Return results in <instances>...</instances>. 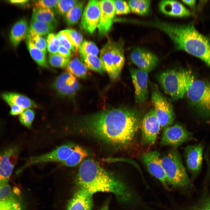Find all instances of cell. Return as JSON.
<instances>
[{"label": "cell", "mask_w": 210, "mask_h": 210, "mask_svg": "<svg viewBox=\"0 0 210 210\" xmlns=\"http://www.w3.org/2000/svg\"><path fill=\"white\" fill-rule=\"evenodd\" d=\"M143 118L141 112L136 109L108 108L86 118L84 126L88 132L104 142L124 147L133 141Z\"/></svg>", "instance_id": "cell-1"}, {"label": "cell", "mask_w": 210, "mask_h": 210, "mask_svg": "<svg viewBox=\"0 0 210 210\" xmlns=\"http://www.w3.org/2000/svg\"><path fill=\"white\" fill-rule=\"evenodd\" d=\"M76 177L78 187L92 195L98 192H111L121 202L134 204L141 209L146 206V202L131 188L92 159L82 162Z\"/></svg>", "instance_id": "cell-2"}, {"label": "cell", "mask_w": 210, "mask_h": 210, "mask_svg": "<svg viewBox=\"0 0 210 210\" xmlns=\"http://www.w3.org/2000/svg\"><path fill=\"white\" fill-rule=\"evenodd\" d=\"M162 165L171 188L185 194L191 189V181L183 164L179 152L173 149L161 157Z\"/></svg>", "instance_id": "cell-3"}, {"label": "cell", "mask_w": 210, "mask_h": 210, "mask_svg": "<svg viewBox=\"0 0 210 210\" xmlns=\"http://www.w3.org/2000/svg\"><path fill=\"white\" fill-rule=\"evenodd\" d=\"M195 79L192 72L185 69L169 70L161 73L158 81L165 93L173 101L182 98Z\"/></svg>", "instance_id": "cell-4"}, {"label": "cell", "mask_w": 210, "mask_h": 210, "mask_svg": "<svg viewBox=\"0 0 210 210\" xmlns=\"http://www.w3.org/2000/svg\"><path fill=\"white\" fill-rule=\"evenodd\" d=\"M99 58L104 71L110 78L113 80L118 79L125 62L123 44L108 42L102 49Z\"/></svg>", "instance_id": "cell-5"}, {"label": "cell", "mask_w": 210, "mask_h": 210, "mask_svg": "<svg viewBox=\"0 0 210 210\" xmlns=\"http://www.w3.org/2000/svg\"><path fill=\"white\" fill-rule=\"evenodd\" d=\"M150 85L151 100L160 129L172 125L175 116L170 100L160 91L157 84L151 83Z\"/></svg>", "instance_id": "cell-6"}, {"label": "cell", "mask_w": 210, "mask_h": 210, "mask_svg": "<svg viewBox=\"0 0 210 210\" xmlns=\"http://www.w3.org/2000/svg\"><path fill=\"white\" fill-rule=\"evenodd\" d=\"M186 93L191 104L210 118V82L195 78Z\"/></svg>", "instance_id": "cell-7"}, {"label": "cell", "mask_w": 210, "mask_h": 210, "mask_svg": "<svg viewBox=\"0 0 210 210\" xmlns=\"http://www.w3.org/2000/svg\"><path fill=\"white\" fill-rule=\"evenodd\" d=\"M195 139L192 132L177 123L163 129L160 143L162 146L177 147L186 142Z\"/></svg>", "instance_id": "cell-8"}, {"label": "cell", "mask_w": 210, "mask_h": 210, "mask_svg": "<svg viewBox=\"0 0 210 210\" xmlns=\"http://www.w3.org/2000/svg\"><path fill=\"white\" fill-rule=\"evenodd\" d=\"M141 158L150 173L159 181L165 190L171 191L162 165L160 153L157 151H147L143 153Z\"/></svg>", "instance_id": "cell-9"}, {"label": "cell", "mask_w": 210, "mask_h": 210, "mask_svg": "<svg viewBox=\"0 0 210 210\" xmlns=\"http://www.w3.org/2000/svg\"><path fill=\"white\" fill-rule=\"evenodd\" d=\"M24 204L18 189L0 183V210H24Z\"/></svg>", "instance_id": "cell-10"}, {"label": "cell", "mask_w": 210, "mask_h": 210, "mask_svg": "<svg viewBox=\"0 0 210 210\" xmlns=\"http://www.w3.org/2000/svg\"><path fill=\"white\" fill-rule=\"evenodd\" d=\"M141 128L142 145L147 146L154 145L160 130V125L154 108H151L143 118Z\"/></svg>", "instance_id": "cell-11"}, {"label": "cell", "mask_w": 210, "mask_h": 210, "mask_svg": "<svg viewBox=\"0 0 210 210\" xmlns=\"http://www.w3.org/2000/svg\"><path fill=\"white\" fill-rule=\"evenodd\" d=\"M204 148L203 143L200 142L188 145L185 149L184 155L186 164L193 179L201 172Z\"/></svg>", "instance_id": "cell-12"}, {"label": "cell", "mask_w": 210, "mask_h": 210, "mask_svg": "<svg viewBox=\"0 0 210 210\" xmlns=\"http://www.w3.org/2000/svg\"><path fill=\"white\" fill-rule=\"evenodd\" d=\"M99 1L97 0L89 1L82 14L80 26L89 34H92L97 28L100 15Z\"/></svg>", "instance_id": "cell-13"}, {"label": "cell", "mask_w": 210, "mask_h": 210, "mask_svg": "<svg viewBox=\"0 0 210 210\" xmlns=\"http://www.w3.org/2000/svg\"><path fill=\"white\" fill-rule=\"evenodd\" d=\"M75 145L67 144L60 146L52 152L28 159L24 168L34 164L48 162H60L65 161L73 151Z\"/></svg>", "instance_id": "cell-14"}, {"label": "cell", "mask_w": 210, "mask_h": 210, "mask_svg": "<svg viewBox=\"0 0 210 210\" xmlns=\"http://www.w3.org/2000/svg\"><path fill=\"white\" fill-rule=\"evenodd\" d=\"M18 154L15 147H9L0 153V183H8L17 162Z\"/></svg>", "instance_id": "cell-15"}, {"label": "cell", "mask_w": 210, "mask_h": 210, "mask_svg": "<svg viewBox=\"0 0 210 210\" xmlns=\"http://www.w3.org/2000/svg\"><path fill=\"white\" fill-rule=\"evenodd\" d=\"M131 75L135 90V99L136 103L145 102L148 99V74L140 69L130 68Z\"/></svg>", "instance_id": "cell-16"}, {"label": "cell", "mask_w": 210, "mask_h": 210, "mask_svg": "<svg viewBox=\"0 0 210 210\" xmlns=\"http://www.w3.org/2000/svg\"><path fill=\"white\" fill-rule=\"evenodd\" d=\"M130 57L132 61L140 69L148 74L155 67L158 61V58L155 55L141 47L133 49Z\"/></svg>", "instance_id": "cell-17"}, {"label": "cell", "mask_w": 210, "mask_h": 210, "mask_svg": "<svg viewBox=\"0 0 210 210\" xmlns=\"http://www.w3.org/2000/svg\"><path fill=\"white\" fill-rule=\"evenodd\" d=\"M100 15L97 27L100 35H104L111 28L115 16L116 10L113 0L99 1Z\"/></svg>", "instance_id": "cell-18"}, {"label": "cell", "mask_w": 210, "mask_h": 210, "mask_svg": "<svg viewBox=\"0 0 210 210\" xmlns=\"http://www.w3.org/2000/svg\"><path fill=\"white\" fill-rule=\"evenodd\" d=\"M53 86L60 95L70 97L76 93L79 89L80 84L74 75L66 72L63 73L56 78Z\"/></svg>", "instance_id": "cell-19"}, {"label": "cell", "mask_w": 210, "mask_h": 210, "mask_svg": "<svg viewBox=\"0 0 210 210\" xmlns=\"http://www.w3.org/2000/svg\"><path fill=\"white\" fill-rule=\"evenodd\" d=\"M92 195L79 187L69 202L67 210H92L93 206Z\"/></svg>", "instance_id": "cell-20"}, {"label": "cell", "mask_w": 210, "mask_h": 210, "mask_svg": "<svg viewBox=\"0 0 210 210\" xmlns=\"http://www.w3.org/2000/svg\"><path fill=\"white\" fill-rule=\"evenodd\" d=\"M159 7L161 12L170 16L183 17L192 14L182 4L176 1H161L159 3Z\"/></svg>", "instance_id": "cell-21"}, {"label": "cell", "mask_w": 210, "mask_h": 210, "mask_svg": "<svg viewBox=\"0 0 210 210\" xmlns=\"http://www.w3.org/2000/svg\"><path fill=\"white\" fill-rule=\"evenodd\" d=\"M29 28L26 20L21 19L16 22L10 30L9 37L10 41L14 47H17L20 42L25 39Z\"/></svg>", "instance_id": "cell-22"}, {"label": "cell", "mask_w": 210, "mask_h": 210, "mask_svg": "<svg viewBox=\"0 0 210 210\" xmlns=\"http://www.w3.org/2000/svg\"><path fill=\"white\" fill-rule=\"evenodd\" d=\"M1 97L8 104L12 103L24 109L37 107L36 105L32 100L27 97L18 93L5 92L1 94Z\"/></svg>", "instance_id": "cell-23"}, {"label": "cell", "mask_w": 210, "mask_h": 210, "mask_svg": "<svg viewBox=\"0 0 210 210\" xmlns=\"http://www.w3.org/2000/svg\"><path fill=\"white\" fill-rule=\"evenodd\" d=\"M67 72L81 78H85L88 74V68L83 62L78 57L70 59L66 67Z\"/></svg>", "instance_id": "cell-24"}, {"label": "cell", "mask_w": 210, "mask_h": 210, "mask_svg": "<svg viewBox=\"0 0 210 210\" xmlns=\"http://www.w3.org/2000/svg\"><path fill=\"white\" fill-rule=\"evenodd\" d=\"M89 154L88 152L83 148L78 145H75L71 154L62 163L65 166H75L80 163Z\"/></svg>", "instance_id": "cell-25"}, {"label": "cell", "mask_w": 210, "mask_h": 210, "mask_svg": "<svg viewBox=\"0 0 210 210\" xmlns=\"http://www.w3.org/2000/svg\"><path fill=\"white\" fill-rule=\"evenodd\" d=\"M85 3L84 1H79L66 14L65 21L68 26H73L78 23L82 15Z\"/></svg>", "instance_id": "cell-26"}, {"label": "cell", "mask_w": 210, "mask_h": 210, "mask_svg": "<svg viewBox=\"0 0 210 210\" xmlns=\"http://www.w3.org/2000/svg\"><path fill=\"white\" fill-rule=\"evenodd\" d=\"M25 39L28 49L33 59L40 66L44 68L48 67L46 55L36 47L28 38L26 37Z\"/></svg>", "instance_id": "cell-27"}, {"label": "cell", "mask_w": 210, "mask_h": 210, "mask_svg": "<svg viewBox=\"0 0 210 210\" xmlns=\"http://www.w3.org/2000/svg\"><path fill=\"white\" fill-rule=\"evenodd\" d=\"M31 19L56 25L57 21L53 10L50 9L34 8Z\"/></svg>", "instance_id": "cell-28"}, {"label": "cell", "mask_w": 210, "mask_h": 210, "mask_svg": "<svg viewBox=\"0 0 210 210\" xmlns=\"http://www.w3.org/2000/svg\"><path fill=\"white\" fill-rule=\"evenodd\" d=\"M80 59L88 69L103 74L104 71L100 58L97 56L80 53Z\"/></svg>", "instance_id": "cell-29"}, {"label": "cell", "mask_w": 210, "mask_h": 210, "mask_svg": "<svg viewBox=\"0 0 210 210\" xmlns=\"http://www.w3.org/2000/svg\"><path fill=\"white\" fill-rule=\"evenodd\" d=\"M56 25L38 21L31 19L30 29L43 36L51 33L56 29Z\"/></svg>", "instance_id": "cell-30"}, {"label": "cell", "mask_w": 210, "mask_h": 210, "mask_svg": "<svg viewBox=\"0 0 210 210\" xmlns=\"http://www.w3.org/2000/svg\"><path fill=\"white\" fill-rule=\"evenodd\" d=\"M150 3V0H133L128 1L130 10L141 15H147L149 13Z\"/></svg>", "instance_id": "cell-31"}, {"label": "cell", "mask_w": 210, "mask_h": 210, "mask_svg": "<svg viewBox=\"0 0 210 210\" xmlns=\"http://www.w3.org/2000/svg\"><path fill=\"white\" fill-rule=\"evenodd\" d=\"M62 31L70 43L75 47L76 52H77L83 42V37L81 34L73 29H67Z\"/></svg>", "instance_id": "cell-32"}, {"label": "cell", "mask_w": 210, "mask_h": 210, "mask_svg": "<svg viewBox=\"0 0 210 210\" xmlns=\"http://www.w3.org/2000/svg\"><path fill=\"white\" fill-rule=\"evenodd\" d=\"M26 37L29 39L34 45L46 55L47 53V43L46 40L33 30L29 28Z\"/></svg>", "instance_id": "cell-33"}, {"label": "cell", "mask_w": 210, "mask_h": 210, "mask_svg": "<svg viewBox=\"0 0 210 210\" xmlns=\"http://www.w3.org/2000/svg\"><path fill=\"white\" fill-rule=\"evenodd\" d=\"M48 61L53 67L57 68H66L70 59L63 57L58 53L50 54L48 58Z\"/></svg>", "instance_id": "cell-34"}, {"label": "cell", "mask_w": 210, "mask_h": 210, "mask_svg": "<svg viewBox=\"0 0 210 210\" xmlns=\"http://www.w3.org/2000/svg\"><path fill=\"white\" fill-rule=\"evenodd\" d=\"M80 53L85 55L97 56L99 49L92 42L86 40L83 42L79 50Z\"/></svg>", "instance_id": "cell-35"}, {"label": "cell", "mask_w": 210, "mask_h": 210, "mask_svg": "<svg viewBox=\"0 0 210 210\" xmlns=\"http://www.w3.org/2000/svg\"><path fill=\"white\" fill-rule=\"evenodd\" d=\"M46 41L47 50L50 54L57 53L60 44L56 35L50 34L47 36Z\"/></svg>", "instance_id": "cell-36"}, {"label": "cell", "mask_w": 210, "mask_h": 210, "mask_svg": "<svg viewBox=\"0 0 210 210\" xmlns=\"http://www.w3.org/2000/svg\"><path fill=\"white\" fill-rule=\"evenodd\" d=\"M175 210H210V197L205 198L199 203L190 206L179 205Z\"/></svg>", "instance_id": "cell-37"}, {"label": "cell", "mask_w": 210, "mask_h": 210, "mask_svg": "<svg viewBox=\"0 0 210 210\" xmlns=\"http://www.w3.org/2000/svg\"><path fill=\"white\" fill-rule=\"evenodd\" d=\"M79 1L77 0H60L57 2V8L58 12L65 16L68 11Z\"/></svg>", "instance_id": "cell-38"}, {"label": "cell", "mask_w": 210, "mask_h": 210, "mask_svg": "<svg viewBox=\"0 0 210 210\" xmlns=\"http://www.w3.org/2000/svg\"><path fill=\"white\" fill-rule=\"evenodd\" d=\"M34 117V111L30 109H27L24 110L20 114L19 120L23 125L28 127H30L31 126Z\"/></svg>", "instance_id": "cell-39"}, {"label": "cell", "mask_w": 210, "mask_h": 210, "mask_svg": "<svg viewBox=\"0 0 210 210\" xmlns=\"http://www.w3.org/2000/svg\"><path fill=\"white\" fill-rule=\"evenodd\" d=\"M116 14H126L130 12V9L128 3L122 0H113Z\"/></svg>", "instance_id": "cell-40"}, {"label": "cell", "mask_w": 210, "mask_h": 210, "mask_svg": "<svg viewBox=\"0 0 210 210\" xmlns=\"http://www.w3.org/2000/svg\"><path fill=\"white\" fill-rule=\"evenodd\" d=\"M58 0H37L34 2V8L52 9L57 8Z\"/></svg>", "instance_id": "cell-41"}, {"label": "cell", "mask_w": 210, "mask_h": 210, "mask_svg": "<svg viewBox=\"0 0 210 210\" xmlns=\"http://www.w3.org/2000/svg\"><path fill=\"white\" fill-rule=\"evenodd\" d=\"M60 45L69 49L73 52H76L74 46L72 45L62 30L59 32L56 35Z\"/></svg>", "instance_id": "cell-42"}, {"label": "cell", "mask_w": 210, "mask_h": 210, "mask_svg": "<svg viewBox=\"0 0 210 210\" xmlns=\"http://www.w3.org/2000/svg\"><path fill=\"white\" fill-rule=\"evenodd\" d=\"M8 104L10 107V113L12 115H16L21 114L25 110L24 109L12 103Z\"/></svg>", "instance_id": "cell-43"}, {"label": "cell", "mask_w": 210, "mask_h": 210, "mask_svg": "<svg viewBox=\"0 0 210 210\" xmlns=\"http://www.w3.org/2000/svg\"><path fill=\"white\" fill-rule=\"evenodd\" d=\"M62 56L67 58H69L71 55V51L60 45L59 48L57 53Z\"/></svg>", "instance_id": "cell-44"}, {"label": "cell", "mask_w": 210, "mask_h": 210, "mask_svg": "<svg viewBox=\"0 0 210 210\" xmlns=\"http://www.w3.org/2000/svg\"><path fill=\"white\" fill-rule=\"evenodd\" d=\"M182 1L191 8H194L195 6L196 3L195 0H182Z\"/></svg>", "instance_id": "cell-45"}, {"label": "cell", "mask_w": 210, "mask_h": 210, "mask_svg": "<svg viewBox=\"0 0 210 210\" xmlns=\"http://www.w3.org/2000/svg\"><path fill=\"white\" fill-rule=\"evenodd\" d=\"M29 1L27 0H11L10 1V2L13 4H24L28 3Z\"/></svg>", "instance_id": "cell-46"}, {"label": "cell", "mask_w": 210, "mask_h": 210, "mask_svg": "<svg viewBox=\"0 0 210 210\" xmlns=\"http://www.w3.org/2000/svg\"><path fill=\"white\" fill-rule=\"evenodd\" d=\"M99 210H109V206L108 203L104 205Z\"/></svg>", "instance_id": "cell-47"}]
</instances>
